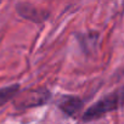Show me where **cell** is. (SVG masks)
Listing matches in <instances>:
<instances>
[{"label": "cell", "mask_w": 124, "mask_h": 124, "mask_svg": "<svg viewBox=\"0 0 124 124\" xmlns=\"http://www.w3.org/2000/svg\"><path fill=\"white\" fill-rule=\"evenodd\" d=\"M124 106V86L105 95L94 105H91L83 114L84 122H91L101 118L103 114H107L112 111H116Z\"/></svg>", "instance_id": "6da1fadb"}, {"label": "cell", "mask_w": 124, "mask_h": 124, "mask_svg": "<svg viewBox=\"0 0 124 124\" xmlns=\"http://www.w3.org/2000/svg\"><path fill=\"white\" fill-rule=\"evenodd\" d=\"M50 99V93L46 89H34L28 93H26L17 102V106L21 108H31L41 106L45 102H47Z\"/></svg>", "instance_id": "7a4b0ae2"}, {"label": "cell", "mask_w": 124, "mask_h": 124, "mask_svg": "<svg viewBox=\"0 0 124 124\" xmlns=\"http://www.w3.org/2000/svg\"><path fill=\"white\" fill-rule=\"evenodd\" d=\"M57 105H58V108L65 114H67L70 117H76L82 111L84 102L78 96L67 95V96H62V99L58 101Z\"/></svg>", "instance_id": "3957f363"}, {"label": "cell", "mask_w": 124, "mask_h": 124, "mask_svg": "<svg viewBox=\"0 0 124 124\" xmlns=\"http://www.w3.org/2000/svg\"><path fill=\"white\" fill-rule=\"evenodd\" d=\"M17 11L22 17H24V18H27L29 21H33V22H38V23L44 22L49 16L46 11L39 10V9H37V8H34L32 5H28V4L17 5Z\"/></svg>", "instance_id": "277c9868"}, {"label": "cell", "mask_w": 124, "mask_h": 124, "mask_svg": "<svg viewBox=\"0 0 124 124\" xmlns=\"http://www.w3.org/2000/svg\"><path fill=\"white\" fill-rule=\"evenodd\" d=\"M18 90H20L18 84H12V85L0 88V107L4 106L5 103H8L10 100H12L17 95Z\"/></svg>", "instance_id": "5b68a950"}]
</instances>
